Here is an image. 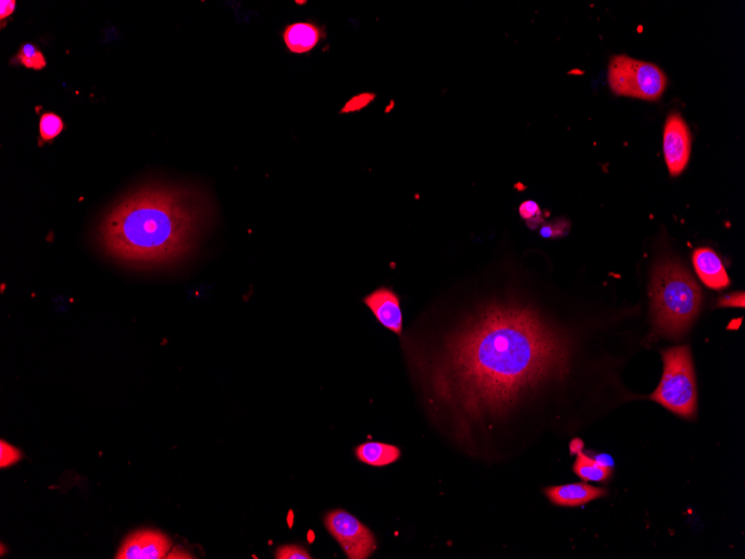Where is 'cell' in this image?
Segmentation results:
<instances>
[{
    "label": "cell",
    "instance_id": "cell-9",
    "mask_svg": "<svg viewBox=\"0 0 745 559\" xmlns=\"http://www.w3.org/2000/svg\"><path fill=\"white\" fill-rule=\"evenodd\" d=\"M375 318L384 328L397 335L402 334L403 314L398 296L392 289L381 287L364 299Z\"/></svg>",
    "mask_w": 745,
    "mask_h": 559
},
{
    "label": "cell",
    "instance_id": "cell-16",
    "mask_svg": "<svg viewBox=\"0 0 745 559\" xmlns=\"http://www.w3.org/2000/svg\"><path fill=\"white\" fill-rule=\"evenodd\" d=\"M64 130V123L61 116L53 112H46L40 120V139L43 143L51 142Z\"/></svg>",
    "mask_w": 745,
    "mask_h": 559
},
{
    "label": "cell",
    "instance_id": "cell-10",
    "mask_svg": "<svg viewBox=\"0 0 745 559\" xmlns=\"http://www.w3.org/2000/svg\"><path fill=\"white\" fill-rule=\"evenodd\" d=\"M693 265L701 280L710 289L720 290L730 286L729 276L717 252L710 248H699L693 254Z\"/></svg>",
    "mask_w": 745,
    "mask_h": 559
},
{
    "label": "cell",
    "instance_id": "cell-18",
    "mask_svg": "<svg viewBox=\"0 0 745 559\" xmlns=\"http://www.w3.org/2000/svg\"><path fill=\"white\" fill-rule=\"evenodd\" d=\"M277 559H310V554L305 547L299 545H284L277 548L275 553Z\"/></svg>",
    "mask_w": 745,
    "mask_h": 559
},
{
    "label": "cell",
    "instance_id": "cell-8",
    "mask_svg": "<svg viewBox=\"0 0 745 559\" xmlns=\"http://www.w3.org/2000/svg\"><path fill=\"white\" fill-rule=\"evenodd\" d=\"M172 549L167 534L151 529L131 534L116 554L118 559H161Z\"/></svg>",
    "mask_w": 745,
    "mask_h": 559
},
{
    "label": "cell",
    "instance_id": "cell-4",
    "mask_svg": "<svg viewBox=\"0 0 745 559\" xmlns=\"http://www.w3.org/2000/svg\"><path fill=\"white\" fill-rule=\"evenodd\" d=\"M663 361V378L651 398L675 415L692 419L698 407V390L690 348L667 349Z\"/></svg>",
    "mask_w": 745,
    "mask_h": 559
},
{
    "label": "cell",
    "instance_id": "cell-20",
    "mask_svg": "<svg viewBox=\"0 0 745 559\" xmlns=\"http://www.w3.org/2000/svg\"><path fill=\"white\" fill-rule=\"evenodd\" d=\"M719 306L720 308H744V293H734L731 295L725 296L722 299H720Z\"/></svg>",
    "mask_w": 745,
    "mask_h": 559
},
{
    "label": "cell",
    "instance_id": "cell-6",
    "mask_svg": "<svg viewBox=\"0 0 745 559\" xmlns=\"http://www.w3.org/2000/svg\"><path fill=\"white\" fill-rule=\"evenodd\" d=\"M325 526L349 559H367L377 549L373 533L345 510L326 515Z\"/></svg>",
    "mask_w": 745,
    "mask_h": 559
},
{
    "label": "cell",
    "instance_id": "cell-21",
    "mask_svg": "<svg viewBox=\"0 0 745 559\" xmlns=\"http://www.w3.org/2000/svg\"><path fill=\"white\" fill-rule=\"evenodd\" d=\"M520 215L527 221H534L540 215V209L534 201H525L520 207Z\"/></svg>",
    "mask_w": 745,
    "mask_h": 559
},
{
    "label": "cell",
    "instance_id": "cell-17",
    "mask_svg": "<svg viewBox=\"0 0 745 559\" xmlns=\"http://www.w3.org/2000/svg\"><path fill=\"white\" fill-rule=\"evenodd\" d=\"M0 449H2V456H0V466L2 468H8L15 464H17L22 459V452L15 448L12 445L7 444L6 441L0 442Z\"/></svg>",
    "mask_w": 745,
    "mask_h": 559
},
{
    "label": "cell",
    "instance_id": "cell-1",
    "mask_svg": "<svg viewBox=\"0 0 745 559\" xmlns=\"http://www.w3.org/2000/svg\"><path fill=\"white\" fill-rule=\"evenodd\" d=\"M569 359L571 344L542 316L495 303L467 316L418 371L428 397L466 421L504 415L566 376Z\"/></svg>",
    "mask_w": 745,
    "mask_h": 559
},
{
    "label": "cell",
    "instance_id": "cell-2",
    "mask_svg": "<svg viewBox=\"0 0 745 559\" xmlns=\"http://www.w3.org/2000/svg\"><path fill=\"white\" fill-rule=\"evenodd\" d=\"M213 211L211 199L197 188L165 181L140 184L101 218L95 244L123 269L175 270L196 254Z\"/></svg>",
    "mask_w": 745,
    "mask_h": 559
},
{
    "label": "cell",
    "instance_id": "cell-13",
    "mask_svg": "<svg viewBox=\"0 0 745 559\" xmlns=\"http://www.w3.org/2000/svg\"><path fill=\"white\" fill-rule=\"evenodd\" d=\"M360 463L372 466H386L396 463L401 456V450L396 446L382 442H367L355 450Z\"/></svg>",
    "mask_w": 745,
    "mask_h": 559
},
{
    "label": "cell",
    "instance_id": "cell-15",
    "mask_svg": "<svg viewBox=\"0 0 745 559\" xmlns=\"http://www.w3.org/2000/svg\"><path fill=\"white\" fill-rule=\"evenodd\" d=\"M16 64L26 67V69L41 71L46 67V58L40 48L33 44H24L21 50L14 58Z\"/></svg>",
    "mask_w": 745,
    "mask_h": 559
},
{
    "label": "cell",
    "instance_id": "cell-22",
    "mask_svg": "<svg viewBox=\"0 0 745 559\" xmlns=\"http://www.w3.org/2000/svg\"><path fill=\"white\" fill-rule=\"evenodd\" d=\"M16 8V2L15 0H2L0 2V21L11 17Z\"/></svg>",
    "mask_w": 745,
    "mask_h": 559
},
{
    "label": "cell",
    "instance_id": "cell-14",
    "mask_svg": "<svg viewBox=\"0 0 745 559\" xmlns=\"http://www.w3.org/2000/svg\"><path fill=\"white\" fill-rule=\"evenodd\" d=\"M573 471L583 481H595V483H605L613 474L612 466L603 465L597 459L589 458L583 452H579L577 456Z\"/></svg>",
    "mask_w": 745,
    "mask_h": 559
},
{
    "label": "cell",
    "instance_id": "cell-3",
    "mask_svg": "<svg viewBox=\"0 0 745 559\" xmlns=\"http://www.w3.org/2000/svg\"><path fill=\"white\" fill-rule=\"evenodd\" d=\"M652 319L656 334L679 338L688 332L701 305L702 291L693 276L680 261L660 260L651 280Z\"/></svg>",
    "mask_w": 745,
    "mask_h": 559
},
{
    "label": "cell",
    "instance_id": "cell-12",
    "mask_svg": "<svg viewBox=\"0 0 745 559\" xmlns=\"http://www.w3.org/2000/svg\"><path fill=\"white\" fill-rule=\"evenodd\" d=\"M324 36L323 29L318 24L309 22L290 24L282 34L287 48L295 54L313 51Z\"/></svg>",
    "mask_w": 745,
    "mask_h": 559
},
{
    "label": "cell",
    "instance_id": "cell-5",
    "mask_svg": "<svg viewBox=\"0 0 745 559\" xmlns=\"http://www.w3.org/2000/svg\"><path fill=\"white\" fill-rule=\"evenodd\" d=\"M608 83L617 95L645 101L661 99L667 86L664 72L659 66L626 55L612 58Z\"/></svg>",
    "mask_w": 745,
    "mask_h": 559
},
{
    "label": "cell",
    "instance_id": "cell-11",
    "mask_svg": "<svg viewBox=\"0 0 745 559\" xmlns=\"http://www.w3.org/2000/svg\"><path fill=\"white\" fill-rule=\"evenodd\" d=\"M550 502L562 507H579L603 497L606 491L587 484H572L544 490Z\"/></svg>",
    "mask_w": 745,
    "mask_h": 559
},
{
    "label": "cell",
    "instance_id": "cell-7",
    "mask_svg": "<svg viewBox=\"0 0 745 559\" xmlns=\"http://www.w3.org/2000/svg\"><path fill=\"white\" fill-rule=\"evenodd\" d=\"M664 157L671 177H678L688 167L692 150V135L681 114L667 116L664 128Z\"/></svg>",
    "mask_w": 745,
    "mask_h": 559
},
{
    "label": "cell",
    "instance_id": "cell-19",
    "mask_svg": "<svg viewBox=\"0 0 745 559\" xmlns=\"http://www.w3.org/2000/svg\"><path fill=\"white\" fill-rule=\"evenodd\" d=\"M375 99V95L371 93H364L359 94L358 96L353 97L352 100L348 102L345 108L343 109L344 113H348V112H355L359 111L368 106L371 102Z\"/></svg>",
    "mask_w": 745,
    "mask_h": 559
}]
</instances>
